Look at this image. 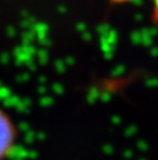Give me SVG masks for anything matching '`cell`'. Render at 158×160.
<instances>
[{
  "label": "cell",
  "instance_id": "1",
  "mask_svg": "<svg viewBox=\"0 0 158 160\" xmlns=\"http://www.w3.org/2000/svg\"><path fill=\"white\" fill-rule=\"evenodd\" d=\"M15 141V129L11 120L0 110V160L11 150Z\"/></svg>",
  "mask_w": 158,
  "mask_h": 160
}]
</instances>
